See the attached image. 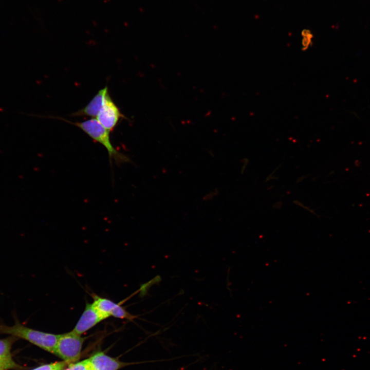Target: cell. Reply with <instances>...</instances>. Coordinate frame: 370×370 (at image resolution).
<instances>
[{
	"instance_id": "cell-8",
	"label": "cell",
	"mask_w": 370,
	"mask_h": 370,
	"mask_svg": "<svg viewBox=\"0 0 370 370\" xmlns=\"http://www.w3.org/2000/svg\"><path fill=\"white\" fill-rule=\"evenodd\" d=\"M108 92V90L106 86L99 90L84 107L73 113L72 116H86L91 118H96L104 105L105 97Z\"/></svg>"
},
{
	"instance_id": "cell-7",
	"label": "cell",
	"mask_w": 370,
	"mask_h": 370,
	"mask_svg": "<svg viewBox=\"0 0 370 370\" xmlns=\"http://www.w3.org/2000/svg\"><path fill=\"white\" fill-rule=\"evenodd\" d=\"M18 338L10 336L0 339V369L1 370H23L24 367L13 359L11 348Z\"/></svg>"
},
{
	"instance_id": "cell-10",
	"label": "cell",
	"mask_w": 370,
	"mask_h": 370,
	"mask_svg": "<svg viewBox=\"0 0 370 370\" xmlns=\"http://www.w3.org/2000/svg\"><path fill=\"white\" fill-rule=\"evenodd\" d=\"M68 364H69L64 361L55 362L42 365L31 370H63Z\"/></svg>"
},
{
	"instance_id": "cell-12",
	"label": "cell",
	"mask_w": 370,
	"mask_h": 370,
	"mask_svg": "<svg viewBox=\"0 0 370 370\" xmlns=\"http://www.w3.org/2000/svg\"><path fill=\"white\" fill-rule=\"evenodd\" d=\"M302 34L303 35V46L305 47L304 48L306 49L311 41L310 39L312 35L310 32H308V30H307L306 32V30H304Z\"/></svg>"
},
{
	"instance_id": "cell-11",
	"label": "cell",
	"mask_w": 370,
	"mask_h": 370,
	"mask_svg": "<svg viewBox=\"0 0 370 370\" xmlns=\"http://www.w3.org/2000/svg\"><path fill=\"white\" fill-rule=\"evenodd\" d=\"M63 370H91L88 358L68 364Z\"/></svg>"
},
{
	"instance_id": "cell-4",
	"label": "cell",
	"mask_w": 370,
	"mask_h": 370,
	"mask_svg": "<svg viewBox=\"0 0 370 370\" xmlns=\"http://www.w3.org/2000/svg\"><path fill=\"white\" fill-rule=\"evenodd\" d=\"M91 296L93 299V302L91 303L92 305L106 319L113 317L121 319L133 320L137 318L136 316L126 311L120 305L109 299L101 297L94 293H92Z\"/></svg>"
},
{
	"instance_id": "cell-9",
	"label": "cell",
	"mask_w": 370,
	"mask_h": 370,
	"mask_svg": "<svg viewBox=\"0 0 370 370\" xmlns=\"http://www.w3.org/2000/svg\"><path fill=\"white\" fill-rule=\"evenodd\" d=\"M91 370H118L127 365L103 352H98L88 358Z\"/></svg>"
},
{
	"instance_id": "cell-6",
	"label": "cell",
	"mask_w": 370,
	"mask_h": 370,
	"mask_svg": "<svg viewBox=\"0 0 370 370\" xmlns=\"http://www.w3.org/2000/svg\"><path fill=\"white\" fill-rule=\"evenodd\" d=\"M105 319V317L96 309L92 303L87 302L83 312L72 331L81 336Z\"/></svg>"
},
{
	"instance_id": "cell-5",
	"label": "cell",
	"mask_w": 370,
	"mask_h": 370,
	"mask_svg": "<svg viewBox=\"0 0 370 370\" xmlns=\"http://www.w3.org/2000/svg\"><path fill=\"white\" fill-rule=\"evenodd\" d=\"M124 117L119 108L108 92L104 105L96 119L108 131L111 132L117 126L120 119Z\"/></svg>"
},
{
	"instance_id": "cell-3",
	"label": "cell",
	"mask_w": 370,
	"mask_h": 370,
	"mask_svg": "<svg viewBox=\"0 0 370 370\" xmlns=\"http://www.w3.org/2000/svg\"><path fill=\"white\" fill-rule=\"evenodd\" d=\"M85 339L72 331L60 334L54 354L68 364L77 362Z\"/></svg>"
},
{
	"instance_id": "cell-13",
	"label": "cell",
	"mask_w": 370,
	"mask_h": 370,
	"mask_svg": "<svg viewBox=\"0 0 370 370\" xmlns=\"http://www.w3.org/2000/svg\"><path fill=\"white\" fill-rule=\"evenodd\" d=\"M0 370H1V369H0Z\"/></svg>"
},
{
	"instance_id": "cell-2",
	"label": "cell",
	"mask_w": 370,
	"mask_h": 370,
	"mask_svg": "<svg viewBox=\"0 0 370 370\" xmlns=\"http://www.w3.org/2000/svg\"><path fill=\"white\" fill-rule=\"evenodd\" d=\"M62 120L78 127L94 141L103 145L107 151L111 163L113 160L117 164L130 161V159L126 155L117 151L113 146L110 139V132L96 119L91 118L82 122H74L63 119Z\"/></svg>"
},
{
	"instance_id": "cell-1",
	"label": "cell",
	"mask_w": 370,
	"mask_h": 370,
	"mask_svg": "<svg viewBox=\"0 0 370 370\" xmlns=\"http://www.w3.org/2000/svg\"><path fill=\"white\" fill-rule=\"evenodd\" d=\"M0 334H7L25 340L40 348L54 354L60 336L27 327L15 319L13 326L0 324Z\"/></svg>"
}]
</instances>
